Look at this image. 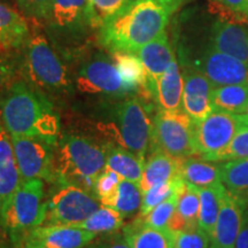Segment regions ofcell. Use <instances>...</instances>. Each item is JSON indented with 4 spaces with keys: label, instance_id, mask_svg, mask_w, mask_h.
Instances as JSON below:
<instances>
[{
    "label": "cell",
    "instance_id": "8d00e7d4",
    "mask_svg": "<svg viewBox=\"0 0 248 248\" xmlns=\"http://www.w3.org/2000/svg\"><path fill=\"white\" fill-rule=\"evenodd\" d=\"M175 248H209L210 237L200 228L176 231Z\"/></svg>",
    "mask_w": 248,
    "mask_h": 248
},
{
    "label": "cell",
    "instance_id": "e575fe53",
    "mask_svg": "<svg viewBox=\"0 0 248 248\" xmlns=\"http://www.w3.org/2000/svg\"><path fill=\"white\" fill-rule=\"evenodd\" d=\"M183 190H184V188H183ZM181 192L173 193L171 197H169L168 199L164 200L162 203H160L159 206L155 207L148 215L144 217H138L144 222V224L152 226V228L154 229L166 230V229H168L170 219H171L173 213L176 212V208H177L178 198Z\"/></svg>",
    "mask_w": 248,
    "mask_h": 248
},
{
    "label": "cell",
    "instance_id": "603a6c76",
    "mask_svg": "<svg viewBox=\"0 0 248 248\" xmlns=\"http://www.w3.org/2000/svg\"><path fill=\"white\" fill-rule=\"evenodd\" d=\"M48 21L59 31H79L89 26L88 0H54Z\"/></svg>",
    "mask_w": 248,
    "mask_h": 248
},
{
    "label": "cell",
    "instance_id": "1f68e13d",
    "mask_svg": "<svg viewBox=\"0 0 248 248\" xmlns=\"http://www.w3.org/2000/svg\"><path fill=\"white\" fill-rule=\"evenodd\" d=\"M135 0H88L89 27L100 29L105 23L122 13Z\"/></svg>",
    "mask_w": 248,
    "mask_h": 248
},
{
    "label": "cell",
    "instance_id": "3957f363",
    "mask_svg": "<svg viewBox=\"0 0 248 248\" xmlns=\"http://www.w3.org/2000/svg\"><path fill=\"white\" fill-rule=\"evenodd\" d=\"M171 13L159 0H135L99 29V40L111 53H137L166 32Z\"/></svg>",
    "mask_w": 248,
    "mask_h": 248
},
{
    "label": "cell",
    "instance_id": "5b68a950",
    "mask_svg": "<svg viewBox=\"0 0 248 248\" xmlns=\"http://www.w3.org/2000/svg\"><path fill=\"white\" fill-rule=\"evenodd\" d=\"M45 219V184L40 178L20 183L0 215V228L14 248Z\"/></svg>",
    "mask_w": 248,
    "mask_h": 248
},
{
    "label": "cell",
    "instance_id": "60d3db41",
    "mask_svg": "<svg viewBox=\"0 0 248 248\" xmlns=\"http://www.w3.org/2000/svg\"><path fill=\"white\" fill-rule=\"evenodd\" d=\"M234 14L243 17H248V0H217Z\"/></svg>",
    "mask_w": 248,
    "mask_h": 248
},
{
    "label": "cell",
    "instance_id": "4dcf8cb0",
    "mask_svg": "<svg viewBox=\"0 0 248 248\" xmlns=\"http://www.w3.org/2000/svg\"><path fill=\"white\" fill-rule=\"evenodd\" d=\"M124 217L111 207L104 206L99 208L94 214H92L88 219L79 224L73 225L74 228L83 229V230L94 232V233H111L123 226Z\"/></svg>",
    "mask_w": 248,
    "mask_h": 248
},
{
    "label": "cell",
    "instance_id": "ac0fdd59",
    "mask_svg": "<svg viewBox=\"0 0 248 248\" xmlns=\"http://www.w3.org/2000/svg\"><path fill=\"white\" fill-rule=\"evenodd\" d=\"M21 183L11 135L0 119V215Z\"/></svg>",
    "mask_w": 248,
    "mask_h": 248
},
{
    "label": "cell",
    "instance_id": "4fadbf2b",
    "mask_svg": "<svg viewBox=\"0 0 248 248\" xmlns=\"http://www.w3.org/2000/svg\"><path fill=\"white\" fill-rule=\"evenodd\" d=\"M97 233L67 225H42L27 234L20 248H84Z\"/></svg>",
    "mask_w": 248,
    "mask_h": 248
},
{
    "label": "cell",
    "instance_id": "7402d4cb",
    "mask_svg": "<svg viewBox=\"0 0 248 248\" xmlns=\"http://www.w3.org/2000/svg\"><path fill=\"white\" fill-rule=\"evenodd\" d=\"M124 239L131 248H175V233L144 224L139 217L123 229Z\"/></svg>",
    "mask_w": 248,
    "mask_h": 248
},
{
    "label": "cell",
    "instance_id": "484cf974",
    "mask_svg": "<svg viewBox=\"0 0 248 248\" xmlns=\"http://www.w3.org/2000/svg\"><path fill=\"white\" fill-rule=\"evenodd\" d=\"M181 177L185 183L199 188L222 184L219 164L194 156L183 160Z\"/></svg>",
    "mask_w": 248,
    "mask_h": 248
},
{
    "label": "cell",
    "instance_id": "5bb4252c",
    "mask_svg": "<svg viewBox=\"0 0 248 248\" xmlns=\"http://www.w3.org/2000/svg\"><path fill=\"white\" fill-rule=\"evenodd\" d=\"M183 76V111L194 123H199L214 110L212 95L215 88L202 73L192 67L185 68Z\"/></svg>",
    "mask_w": 248,
    "mask_h": 248
},
{
    "label": "cell",
    "instance_id": "e0dca14e",
    "mask_svg": "<svg viewBox=\"0 0 248 248\" xmlns=\"http://www.w3.org/2000/svg\"><path fill=\"white\" fill-rule=\"evenodd\" d=\"M210 47L248 64V32L240 24L219 20L210 31Z\"/></svg>",
    "mask_w": 248,
    "mask_h": 248
},
{
    "label": "cell",
    "instance_id": "74e56055",
    "mask_svg": "<svg viewBox=\"0 0 248 248\" xmlns=\"http://www.w3.org/2000/svg\"><path fill=\"white\" fill-rule=\"evenodd\" d=\"M21 13L28 17L49 20L54 0H16Z\"/></svg>",
    "mask_w": 248,
    "mask_h": 248
},
{
    "label": "cell",
    "instance_id": "8992f818",
    "mask_svg": "<svg viewBox=\"0 0 248 248\" xmlns=\"http://www.w3.org/2000/svg\"><path fill=\"white\" fill-rule=\"evenodd\" d=\"M26 70L28 83L52 101L73 92L74 82L66 66L43 33L30 36L26 46Z\"/></svg>",
    "mask_w": 248,
    "mask_h": 248
},
{
    "label": "cell",
    "instance_id": "d6a6232c",
    "mask_svg": "<svg viewBox=\"0 0 248 248\" xmlns=\"http://www.w3.org/2000/svg\"><path fill=\"white\" fill-rule=\"evenodd\" d=\"M185 187V182L182 177H176L171 181L160 183V184L153 186L150 190L142 193V200L140 210H139V217H144L150 214L155 207L162 203L164 200L168 199L176 192L183 191Z\"/></svg>",
    "mask_w": 248,
    "mask_h": 248
},
{
    "label": "cell",
    "instance_id": "7c38bea8",
    "mask_svg": "<svg viewBox=\"0 0 248 248\" xmlns=\"http://www.w3.org/2000/svg\"><path fill=\"white\" fill-rule=\"evenodd\" d=\"M191 67L202 73L214 88L248 84V64L212 47L204 49L201 57L195 61L194 66Z\"/></svg>",
    "mask_w": 248,
    "mask_h": 248
},
{
    "label": "cell",
    "instance_id": "9a60e30c",
    "mask_svg": "<svg viewBox=\"0 0 248 248\" xmlns=\"http://www.w3.org/2000/svg\"><path fill=\"white\" fill-rule=\"evenodd\" d=\"M246 208L239 198L225 191L218 218L210 235V248H235Z\"/></svg>",
    "mask_w": 248,
    "mask_h": 248
},
{
    "label": "cell",
    "instance_id": "4316f807",
    "mask_svg": "<svg viewBox=\"0 0 248 248\" xmlns=\"http://www.w3.org/2000/svg\"><path fill=\"white\" fill-rule=\"evenodd\" d=\"M198 191L200 198L199 228L210 237L218 218L226 188L223 184H217L208 187H198Z\"/></svg>",
    "mask_w": 248,
    "mask_h": 248
},
{
    "label": "cell",
    "instance_id": "52a82bcc",
    "mask_svg": "<svg viewBox=\"0 0 248 248\" xmlns=\"http://www.w3.org/2000/svg\"><path fill=\"white\" fill-rule=\"evenodd\" d=\"M148 152H161L177 159L198 156L194 122L183 110H159L152 121Z\"/></svg>",
    "mask_w": 248,
    "mask_h": 248
},
{
    "label": "cell",
    "instance_id": "6da1fadb",
    "mask_svg": "<svg viewBox=\"0 0 248 248\" xmlns=\"http://www.w3.org/2000/svg\"><path fill=\"white\" fill-rule=\"evenodd\" d=\"M0 119L12 137L42 139L57 145L61 132L54 102L27 80H13L0 100Z\"/></svg>",
    "mask_w": 248,
    "mask_h": 248
},
{
    "label": "cell",
    "instance_id": "cb8c5ba5",
    "mask_svg": "<svg viewBox=\"0 0 248 248\" xmlns=\"http://www.w3.org/2000/svg\"><path fill=\"white\" fill-rule=\"evenodd\" d=\"M102 144L106 151V168L115 171L122 179L139 185L146 160L123 147L108 142Z\"/></svg>",
    "mask_w": 248,
    "mask_h": 248
},
{
    "label": "cell",
    "instance_id": "836d02e7",
    "mask_svg": "<svg viewBox=\"0 0 248 248\" xmlns=\"http://www.w3.org/2000/svg\"><path fill=\"white\" fill-rule=\"evenodd\" d=\"M200 198L197 186L185 183L184 190L181 192L177 202V212L184 219L187 229L199 228Z\"/></svg>",
    "mask_w": 248,
    "mask_h": 248
},
{
    "label": "cell",
    "instance_id": "d6986e66",
    "mask_svg": "<svg viewBox=\"0 0 248 248\" xmlns=\"http://www.w3.org/2000/svg\"><path fill=\"white\" fill-rule=\"evenodd\" d=\"M30 36L26 18L11 6L0 2V52L6 55L23 48Z\"/></svg>",
    "mask_w": 248,
    "mask_h": 248
},
{
    "label": "cell",
    "instance_id": "9c48e42d",
    "mask_svg": "<svg viewBox=\"0 0 248 248\" xmlns=\"http://www.w3.org/2000/svg\"><path fill=\"white\" fill-rule=\"evenodd\" d=\"M244 124L238 114L213 110L206 119L194 123L198 156L210 162H222L225 151Z\"/></svg>",
    "mask_w": 248,
    "mask_h": 248
},
{
    "label": "cell",
    "instance_id": "2e32d148",
    "mask_svg": "<svg viewBox=\"0 0 248 248\" xmlns=\"http://www.w3.org/2000/svg\"><path fill=\"white\" fill-rule=\"evenodd\" d=\"M159 110L182 111L184 76L179 69L177 59H173L166 73L160 76L150 88Z\"/></svg>",
    "mask_w": 248,
    "mask_h": 248
},
{
    "label": "cell",
    "instance_id": "30bf717a",
    "mask_svg": "<svg viewBox=\"0 0 248 248\" xmlns=\"http://www.w3.org/2000/svg\"><path fill=\"white\" fill-rule=\"evenodd\" d=\"M74 86L84 94L107 98L132 97L126 91L115 62L105 55L93 57L82 63L75 75Z\"/></svg>",
    "mask_w": 248,
    "mask_h": 248
},
{
    "label": "cell",
    "instance_id": "ffe728a7",
    "mask_svg": "<svg viewBox=\"0 0 248 248\" xmlns=\"http://www.w3.org/2000/svg\"><path fill=\"white\" fill-rule=\"evenodd\" d=\"M136 54L140 59L146 73L148 91L155 80L166 73L175 59V53L166 32L162 33L159 38L139 48Z\"/></svg>",
    "mask_w": 248,
    "mask_h": 248
},
{
    "label": "cell",
    "instance_id": "d4e9b609",
    "mask_svg": "<svg viewBox=\"0 0 248 248\" xmlns=\"http://www.w3.org/2000/svg\"><path fill=\"white\" fill-rule=\"evenodd\" d=\"M113 59L130 95L138 97L140 94H151L147 90L146 73L137 54L115 52Z\"/></svg>",
    "mask_w": 248,
    "mask_h": 248
},
{
    "label": "cell",
    "instance_id": "f1b7e54d",
    "mask_svg": "<svg viewBox=\"0 0 248 248\" xmlns=\"http://www.w3.org/2000/svg\"><path fill=\"white\" fill-rule=\"evenodd\" d=\"M214 110L244 114L248 106V84L224 85L215 88L212 95Z\"/></svg>",
    "mask_w": 248,
    "mask_h": 248
},
{
    "label": "cell",
    "instance_id": "ba28073f",
    "mask_svg": "<svg viewBox=\"0 0 248 248\" xmlns=\"http://www.w3.org/2000/svg\"><path fill=\"white\" fill-rule=\"evenodd\" d=\"M45 199L43 225L73 226L88 219L101 207L94 194L74 185L53 183Z\"/></svg>",
    "mask_w": 248,
    "mask_h": 248
},
{
    "label": "cell",
    "instance_id": "f546056e",
    "mask_svg": "<svg viewBox=\"0 0 248 248\" xmlns=\"http://www.w3.org/2000/svg\"><path fill=\"white\" fill-rule=\"evenodd\" d=\"M141 200L142 192L139 185L122 179L114 197L102 204L117 210L123 217H129L140 210Z\"/></svg>",
    "mask_w": 248,
    "mask_h": 248
},
{
    "label": "cell",
    "instance_id": "f6af8a7d",
    "mask_svg": "<svg viewBox=\"0 0 248 248\" xmlns=\"http://www.w3.org/2000/svg\"><path fill=\"white\" fill-rule=\"evenodd\" d=\"M239 115V119L241 122H243L244 125H247L248 126V106L246 108V110H245L244 114H238Z\"/></svg>",
    "mask_w": 248,
    "mask_h": 248
},
{
    "label": "cell",
    "instance_id": "7bdbcfd3",
    "mask_svg": "<svg viewBox=\"0 0 248 248\" xmlns=\"http://www.w3.org/2000/svg\"><path fill=\"white\" fill-rule=\"evenodd\" d=\"M235 248H248V207L244 210L240 232L238 235Z\"/></svg>",
    "mask_w": 248,
    "mask_h": 248
},
{
    "label": "cell",
    "instance_id": "b9f144b4",
    "mask_svg": "<svg viewBox=\"0 0 248 248\" xmlns=\"http://www.w3.org/2000/svg\"><path fill=\"white\" fill-rule=\"evenodd\" d=\"M93 248H131L126 240L124 239L123 234L111 235L109 238H106L105 240L95 245Z\"/></svg>",
    "mask_w": 248,
    "mask_h": 248
},
{
    "label": "cell",
    "instance_id": "277c9868",
    "mask_svg": "<svg viewBox=\"0 0 248 248\" xmlns=\"http://www.w3.org/2000/svg\"><path fill=\"white\" fill-rule=\"evenodd\" d=\"M54 183L74 185L94 194L95 182L106 169V151L101 141L66 132L59 137L54 152Z\"/></svg>",
    "mask_w": 248,
    "mask_h": 248
},
{
    "label": "cell",
    "instance_id": "f35d334b",
    "mask_svg": "<svg viewBox=\"0 0 248 248\" xmlns=\"http://www.w3.org/2000/svg\"><path fill=\"white\" fill-rule=\"evenodd\" d=\"M248 159V126L243 125L225 151L222 161Z\"/></svg>",
    "mask_w": 248,
    "mask_h": 248
},
{
    "label": "cell",
    "instance_id": "ee69618b",
    "mask_svg": "<svg viewBox=\"0 0 248 248\" xmlns=\"http://www.w3.org/2000/svg\"><path fill=\"white\" fill-rule=\"evenodd\" d=\"M159 1L162 2V4L169 9L170 13L172 14L173 12L177 11V9L184 4L186 0H159Z\"/></svg>",
    "mask_w": 248,
    "mask_h": 248
},
{
    "label": "cell",
    "instance_id": "7a4b0ae2",
    "mask_svg": "<svg viewBox=\"0 0 248 248\" xmlns=\"http://www.w3.org/2000/svg\"><path fill=\"white\" fill-rule=\"evenodd\" d=\"M101 142L123 147L146 160L152 120L146 105L136 95L98 102L89 113Z\"/></svg>",
    "mask_w": 248,
    "mask_h": 248
},
{
    "label": "cell",
    "instance_id": "83f0119b",
    "mask_svg": "<svg viewBox=\"0 0 248 248\" xmlns=\"http://www.w3.org/2000/svg\"><path fill=\"white\" fill-rule=\"evenodd\" d=\"M222 184L230 193L248 204V159L219 163Z\"/></svg>",
    "mask_w": 248,
    "mask_h": 248
},
{
    "label": "cell",
    "instance_id": "8fae6325",
    "mask_svg": "<svg viewBox=\"0 0 248 248\" xmlns=\"http://www.w3.org/2000/svg\"><path fill=\"white\" fill-rule=\"evenodd\" d=\"M21 182L33 178L53 184L54 152L57 145L37 138L12 137Z\"/></svg>",
    "mask_w": 248,
    "mask_h": 248
},
{
    "label": "cell",
    "instance_id": "d590c367",
    "mask_svg": "<svg viewBox=\"0 0 248 248\" xmlns=\"http://www.w3.org/2000/svg\"><path fill=\"white\" fill-rule=\"evenodd\" d=\"M121 181L122 178L120 177V175L108 168L99 175L94 186V195L100 200L101 204L114 197Z\"/></svg>",
    "mask_w": 248,
    "mask_h": 248
},
{
    "label": "cell",
    "instance_id": "44dd1931",
    "mask_svg": "<svg viewBox=\"0 0 248 248\" xmlns=\"http://www.w3.org/2000/svg\"><path fill=\"white\" fill-rule=\"evenodd\" d=\"M183 160L184 159H177L161 152L150 153L147 160L145 161L142 177L139 183L142 193L160 183L181 177Z\"/></svg>",
    "mask_w": 248,
    "mask_h": 248
},
{
    "label": "cell",
    "instance_id": "ab89813d",
    "mask_svg": "<svg viewBox=\"0 0 248 248\" xmlns=\"http://www.w3.org/2000/svg\"><path fill=\"white\" fill-rule=\"evenodd\" d=\"M12 69L11 64L4 53L0 52V100L7 88L13 80H12Z\"/></svg>",
    "mask_w": 248,
    "mask_h": 248
}]
</instances>
